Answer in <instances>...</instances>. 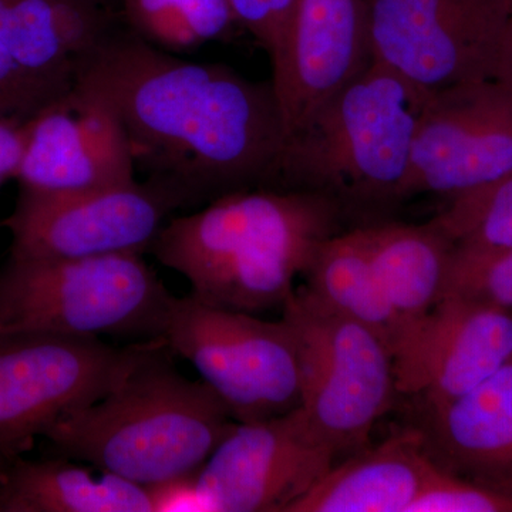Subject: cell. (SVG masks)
Segmentation results:
<instances>
[{
	"instance_id": "d6986e66",
	"label": "cell",
	"mask_w": 512,
	"mask_h": 512,
	"mask_svg": "<svg viewBox=\"0 0 512 512\" xmlns=\"http://www.w3.org/2000/svg\"><path fill=\"white\" fill-rule=\"evenodd\" d=\"M0 512H153V505L146 487L55 454L0 468Z\"/></svg>"
},
{
	"instance_id": "9c48e42d",
	"label": "cell",
	"mask_w": 512,
	"mask_h": 512,
	"mask_svg": "<svg viewBox=\"0 0 512 512\" xmlns=\"http://www.w3.org/2000/svg\"><path fill=\"white\" fill-rule=\"evenodd\" d=\"M183 198L156 181L100 190L50 194L19 188L18 200L0 225L8 229L10 255L84 259L150 252Z\"/></svg>"
},
{
	"instance_id": "83f0119b",
	"label": "cell",
	"mask_w": 512,
	"mask_h": 512,
	"mask_svg": "<svg viewBox=\"0 0 512 512\" xmlns=\"http://www.w3.org/2000/svg\"><path fill=\"white\" fill-rule=\"evenodd\" d=\"M197 477L198 473L187 474L146 487L153 512H208Z\"/></svg>"
},
{
	"instance_id": "44dd1931",
	"label": "cell",
	"mask_w": 512,
	"mask_h": 512,
	"mask_svg": "<svg viewBox=\"0 0 512 512\" xmlns=\"http://www.w3.org/2000/svg\"><path fill=\"white\" fill-rule=\"evenodd\" d=\"M305 276L306 289L315 298L375 332L393 356L402 329L377 281L365 228L335 234L323 241Z\"/></svg>"
},
{
	"instance_id": "8992f818",
	"label": "cell",
	"mask_w": 512,
	"mask_h": 512,
	"mask_svg": "<svg viewBox=\"0 0 512 512\" xmlns=\"http://www.w3.org/2000/svg\"><path fill=\"white\" fill-rule=\"evenodd\" d=\"M301 369V407L338 461L370 446L397 393L392 352L379 336L319 301L293 291L282 306Z\"/></svg>"
},
{
	"instance_id": "30bf717a",
	"label": "cell",
	"mask_w": 512,
	"mask_h": 512,
	"mask_svg": "<svg viewBox=\"0 0 512 512\" xmlns=\"http://www.w3.org/2000/svg\"><path fill=\"white\" fill-rule=\"evenodd\" d=\"M510 16V0H370V52L430 93L493 79Z\"/></svg>"
},
{
	"instance_id": "8fae6325",
	"label": "cell",
	"mask_w": 512,
	"mask_h": 512,
	"mask_svg": "<svg viewBox=\"0 0 512 512\" xmlns=\"http://www.w3.org/2000/svg\"><path fill=\"white\" fill-rule=\"evenodd\" d=\"M512 173V93L493 79L431 93L414 136L402 198H456Z\"/></svg>"
},
{
	"instance_id": "2e32d148",
	"label": "cell",
	"mask_w": 512,
	"mask_h": 512,
	"mask_svg": "<svg viewBox=\"0 0 512 512\" xmlns=\"http://www.w3.org/2000/svg\"><path fill=\"white\" fill-rule=\"evenodd\" d=\"M419 431L434 463L512 498V360L456 402L426 409Z\"/></svg>"
},
{
	"instance_id": "277c9868",
	"label": "cell",
	"mask_w": 512,
	"mask_h": 512,
	"mask_svg": "<svg viewBox=\"0 0 512 512\" xmlns=\"http://www.w3.org/2000/svg\"><path fill=\"white\" fill-rule=\"evenodd\" d=\"M430 92L367 64L286 138L271 188L340 201L399 202Z\"/></svg>"
},
{
	"instance_id": "e0dca14e",
	"label": "cell",
	"mask_w": 512,
	"mask_h": 512,
	"mask_svg": "<svg viewBox=\"0 0 512 512\" xmlns=\"http://www.w3.org/2000/svg\"><path fill=\"white\" fill-rule=\"evenodd\" d=\"M119 0H0V43L32 76L64 93L77 64L117 28Z\"/></svg>"
},
{
	"instance_id": "4316f807",
	"label": "cell",
	"mask_w": 512,
	"mask_h": 512,
	"mask_svg": "<svg viewBox=\"0 0 512 512\" xmlns=\"http://www.w3.org/2000/svg\"><path fill=\"white\" fill-rule=\"evenodd\" d=\"M229 3L237 23L261 43L269 57L274 55L291 22L296 0H229Z\"/></svg>"
},
{
	"instance_id": "603a6c76",
	"label": "cell",
	"mask_w": 512,
	"mask_h": 512,
	"mask_svg": "<svg viewBox=\"0 0 512 512\" xmlns=\"http://www.w3.org/2000/svg\"><path fill=\"white\" fill-rule=\"evenodd\" d=\"M431 222L458 252L484 254L512 248V173L483 190L453 198Z\"/></svg>"
},
{
	"instance_id": "f546056e",
	"label": "cell",
	"mask_w": 512,
	"mask_h": 512,
	"mask_svg": "<svg viewBox=\"0 0 512 512\" xmlns=\"http://www.w3.org/2000/svg\"><path fill=\"white\" fill-rule=\"evenodd\" d=\"M510 5H511V8H512V0H510Z\"/></svg>"
},
{
	"instance_id": "484cf974",
	"label": "cell",
	"mask_w": 512,
	"mask_h": 512,
	"mask_svg": "<svg viewBox=\"0 0 512 512\" xmlns=\"http://www.w3.org/2000/svg\"><path fill=\"white\" fill-rule=\"evenodd\" d=\"M60 94L32 76L0 43V119L28 120Z\"/></svg>"
},
{
	"instance_id": "ac0fdd59",
	"label": "cell",
	"mask_w": 512,
	"mask_h": 512,
	"mask_svg": "<svg viewBox=\"0 0 512 512\" xmlns=\"http://www.w3.org/2000/svg\"><path fill=\"white\" fill-rule=\"evenodd\" d=\"M437 464L419 429L342 458L288 512H407Z\"/></svg>"
},
{
	"instance_id": "3957f363",
	"label": "cell",
	"mask_w": 512,
	"mask_h": 512,
	"mask_svg": "<svg viewBox=\"0 0 512 512\" xmlns=\"http://www.w3.org/2000/svg\"><path fill=\"white\" fill-rule=\"evenodd\" d=\"M170 353L150 343L106 396L60 417L43 434L53 453L141 487L198 473L235 421Z\"/></svg>"
},
{
	"instance_id": "ffe728a7",
	"label": "cell",
	"mask_w": 512,
	"mask_h": 512,
	"mask_svg": "<svg viewBox=\"0 0 512 512\" xmlns=\"http://www.w3.org/2000/svg\"><path fill=\"white\" fill-rule=\"evenodd\" d=\"M365 231L370 261L402 340L443 298L453 244L431 221L375 225Z\"/></svg>"
},
{
	"instance_id": "9a60e30c",
	"label": "cell",
	"mask_w": 512,
	"mask_h": 512,
	"mask_svg": "<svg viewBox=\"0 0 512 512\" xmlns=\"http://www.w3.org/2000/svg\"><path fill=\"white\" fill-rule=\"evenodd\" d=\"M365 0H296L272 84L286 138L372 62Z\"/></svg>"
},
{
	"instance_id": "6da1fadb",
	"label": "cell",
	"mask_w": 512,
	"mask_h": 512,
	"mask_svg": "<svg viewBox=\"0 0 512 512\" xmlns=\"http://www.w3.org/2000/svg\"><path fill=\"white\" fill-rule=\"evenodd\" d=\"M74 82L110 101L137 170L185 207L272 187L286 131L274 84L185 60L117 26L77 64Z\"/></svg>"
},
{
	"instance_id": "ba28073f",
	"label": "cell",
	"mask_w": 512,
	"mask_h": 512,
	"mask_svg": "<svg viewBox=\"0 0 512 512\" xmlns=\"http://www.w3.org/2000/svg\"><path fill=\"white\" fill-rule=\"evenodd\" d=\"M150 343L117 348L96 338L0 332V468L64 414L106 396Z\"/></svg>"
},
{
	"instance_id": "7402d4cb",
	"label": "cell",
	"mask_w": 512,
	"mask_h": 512,
	"mask_svg": "<svg viewBox=\"0 0 512 512\" xmlns=\"http://www.w3.org/2000/svg\"><path fill=\"white\" fill-rule=\"evenodd\" d=\"M119 12L133 35L175 55L228 36L237 23L229 0H119Z\"/></svg>"
},
{
	"instance_id": "4fadbf2b",
	"label": "cell",
	"mask_w": 512,
	"mask_h": 512,
	"mask_svg": "<svg viewBox=\"0 0 512 512\" xmlns=\"http://www.w3.org/2000/svg\"><path fill=\"white\" fill-rule=\"evenodd\" d=\"M15 180L23 190L70 194L137 181L126 128L106 97L74 82L20 124Z\"/></svg>"
},
{
	"instance_id": "52a82bcc",
	"label": "cell",
	"mask_w": 512,
	"mask_h": 512,
	"mask_svg": "<svg viewBox=\"0 0 512 512\" xmlns=\"http://www.w3.org/2000/svg\"><path fill=\"white\" fill-rule=\"evenodd\" d=\"M164 342L197 370L229 416L249 423L301 407V369L291 326L175 296Z\"/></svg>"
},
{
	"instance_id": "7a4b0ae2",
	"label": "cell",
	"mask_w": 512,
	"mask_h": 512,
	"mask_svg": "<svg viewBox=\"0 0 512 512\" xmlns=\"http://www.w3.org/2000/svg\"><path fill=\"white\" fill-rule=\"evenodd\" d=\"M340 205L315 192L248 188L168 221L150 248L191 295L231 311L284 306L296 276L335 235Z\"/></svg>"
},
{
	"instance_id": "cb8c5ba5",
	"label": "cell",
	"mask_w": 512,
	"mask_h": 512,
	"mask_svg": "<svg viewBox=\"0 0 512 512\" xmlns=\"http://www.w3.org/2000/svg\"><path fill=\"white\" fill-rule=\"evenodd\" d=\"M444 296L512 311V248L484 254L451 251Z\"/></svg>"
},
{
	"instance_id": "7c38bea8",
	"label": "cell",
	"mask_w": 512,
	"mask_h": 512,
	"mask_svg": "<svg viewBox=\"0 0 512 512\" xmlns=\"http://www.w3.org/2000/svg\"><path fill=\"white\" fill-rule=\"evenodd\" d=\"M338 463L302 407L237 423L198 471L208 512H288Z\"/></svg>"
},
{
	"instance_id": "5b68a950",
	"label": "cell",
	"mask_w": 512,
	"mask_h": 512,
	"mask_svg": "<svg viewBox=\"0 0 512 512\" xmlns=\"http://www.w3.org/2000/svg\"><path fill=\"white\" fill-rule=\"evenodd\" d=\"M174 298L143 255H10L0 269V332L157 342L164 340Z\"/></svg>"
},
{
	"instance_id": "f1b7e54d",
	"label": "cell",
	"mask_w": 512,
	"mask_h": 512,
	"mask_svg": "<svg viewBox=\"0 0 512 512\" xmlns=\"http://www.w3.org/2000/svg\"><path fill=\"white\" fill-rule=\"evenodd\" d=\"M22 121L0 119V188L15 180L22 153Z\"/></svg>"
},
{
	"instance_id": "5bb4252c",
	"label": "cell",
	"mask_w": 512,
	"mask_h": 512,
	"mask_svg": "<svg viewBox=\"0 0 512 512\" xmlns=\"http://www.w3.org/2000/svg\"><path fill=\"white\" fill-rule=\"evenodd\" d=\"M512 360V311L444 296L393 353L397 392L446 406Z\"/></svg>"
},
{
	"instance_id": "d4e9b609",
	"label": "cell",
	"mask_w": 512,
	"mask_h": 512,
	"mask_svg": "<svg viewBox=\"0 0 512 512\" xmlns=\"http://www.w3.org/2000/svg\"><path fill=\"white\" fill-rule=\"evenodd\" d=\"M407 512H512V498L437 464L429 483Z\"/></svg>"
}]
</instances>
